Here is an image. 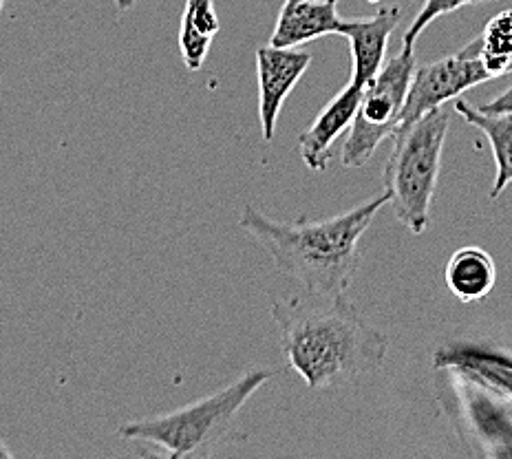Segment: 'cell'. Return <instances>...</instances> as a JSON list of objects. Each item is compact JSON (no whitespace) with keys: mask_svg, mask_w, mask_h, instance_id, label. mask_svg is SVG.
Returning a JSON list of instances; mask_svg holds the SVG:
<instances>
[{"mask_svg":"<svg viewBox=\"0 0 512 459\" xmlns=\"http://www.w3.org/2000/svg\"><path fill=\"white\" fill-rule=\"evenodd\" d=\"M272 318L287 362L312 391L378 371L387 358L389 338L362 318L347 292L274 301Z\"/></svg>","mask_w":512,"mask_h":459,"instance_id":"6da1fadb","label":"cell"},{"mask_svg":"<svg viewBox=\"0 0 512 459\" xmlns=\"http://www.w3.org/2000/svg\"><path fill=\"white\" fill-rule=\"evenodd\" d=\"M389 204L387 192L329 219L276 221L245 206L239 226L270 252L276 268L314 294H345L362 259L360 241Z\"/></svg>","mask_w":512,"mask_h":459,"instance_id":"7a4b0ae2","label":"cell"},{"mask_svg":"<svg viewBox=\"0 0 512 459\" xmlns=\"http://www.w3.org/2000/svg\"><path fill=\"white\" fill-rule=\"evenodd\" d=\"M270 376L268 369H250L228 387L177 411L124 422L117 429V437L126 442L162 446L166 455L175 459L208 457L212 448L226 440L243 404L270 380Z\"/></svg>","mask_w":512,"mask_h":459,"instance_id":"3957f363","label":"cell"},{"mask_svg":"<svg viewBox=\"0 0 512 459\" xmlns=\"http://www.w3.org/2000/svg\"><path fill=\"white\" fill-rule=\"evenodd\" d=\"M451 113L435 109L393 133V153L382 173L393 215L413 234L431 223V204L440 179Z\"/></svg>","mask_w":512,"mask_h":459,"instance_id":"277c9868","label":"cell"},{"mask_svg":"<svg viewBox=\"0 0 512 459\" xmlns=\"http://www.w3.org/2000/svg\"><path fill=\"white\" fill-rule=\"evenodd\" d=\"M413 73L415 53L411 47H402L398 56L384 62L378 76L362 91L354 124L349 126L340 151V164L347 168L365 166L376 148L398 131Z\"/></svg>","mask_w":512,"mask_h":459,"instance_id":"5b68a950","label":"cell"},{"mask_svg":"<svg viewBox=\"0 0 512 459\" xmlns=\"http://www.w3.org/2000/svg\"><path fill=\"white\" fill-rule=\"evenodd\" d=\"M488 80H493V76L479 58L477 40L468 42L462 51L453 53V56L424 64L413 73L398 128L413 124L435 109H442L446 102L457 100L464 91Z\"/></svg>","mask_w":512,"mask_h":459,"instance_id":"8992f818","label":"cell"},{"mask_svg":"<svg viewBox=\"0 0 512 459\" xmlns=\"http://www.w3.org/2000/svg\"><path fill=\"white\" fill-rule=\"evenodd\" d=\"M312 64V53L265 45L256 49L259 78V117L263 142H272L285 100Z\"/></svg>","mask_w":512,"mask_h":459,"instance_id":"52a82bcc","label":"cell"},{"mask_svg":"<svg viewBox=\"0 0 512 459\" xmlns=\"http://www.w3.org/2000/svg\"><path fill=\"white\" fill-rule=\"evenodd\" d=\"M398 25V7H384L369 18L345 20L340 36H345L351 45V84L365 89L378 76L387 60L389 38Z\"/></svg>","mask_w":512,"mask_h":459,"instance_id":"ba28073f","label":"cell"},{"mask_svg":"<svg viewBox=\"0 0 512 459\" xmlns=\"http://www.w3.org/2000/svg\"><path fill=\"white\" fill-rule=\"evenodd\" d=\"M433 367L462 373L512 400V354L506 349L482 343H451L435 351Z\"/></svg>","mask_w":512,"mask_h":459,"instance_id":"9c48e42d","label":"cell"},{"mask_svg":"<svg viewBox=\"0 0 512 459\" xmlns=\"http://www.w3.org/2000/svg\"><path fill=\"white\" fill-rule=\"evenodd\" d=\"M362 91L365 89H360L356 84L349 82L347 87L318 113L314 124L301 135V140H298V151H301L303 164L309 170L323 173L329 162H332V148L336 140L354 124V117L362 100Z\"/></svg>","mask_w":512,"mask_h":459,"instance_id":"30bf717a","label":"cell"},{"mask_svg":"<svg viewBox=\"0 0 512 459\" xmlns=\"http://www.w3.org/2000/svg\"><path fill=\"white\" fill-rule=\"evenodd\" d=\"M343 23L345 18L338 14V0H301L296 5L281 7L270 45L298 49L323 36L340 34Z\"/></svg>","mask_w":512,"mask_h":459,"instance_id":"8fae6325","label":"cell"},{"mask_svg":"<svg viewBox=\"0 0 512 459\" xmlns=\"http://www.w3.org/2000/svg\"><path fill=\"white\" fill-rule=\"evenodd\" d=\"M444 283L462 303H477L495 290L497 268L493 256L477 245L457 250L446 263Z\"/></svg>","mask_w":512,"mask_h":459,"instance_id":"7c38bea8","label":"cell"},{"mask_svg":"<svg viewBox=\"0 0 512 459\" xmlns=\"http://www.w3.org/2000/svg\"><path fill=\"white\" fill-rule=\"evenodd\" d=\"M453 111L464 117L466 124L479 128L493 148L497 175L490 188V199H497L512 184V113H486L462 98L453 100Z\"/></svg>","mask_w":512,"mask_h":459,"instance_id":"4fadbf2b","label":"cell"},{"mask_svg":"<svg viewBox=\"0 0 512 459\" xmlns=\"http://www.w3.org/2000/svg\"><path fill=\"white\" fill-rule=\"evenodd\" d=\"M219 29L221 23L212 0H186L177 42L188 71H199L204 67L210 45L219 34Z\"/></svg>","mask_w":512,"mask_h":459,"instance_id":"5bb4252c","label":"cell"},{"mask_svg":"<svg viewBox=\"0 0 512 459\" xmlns=\"http://www.w3.org/2000/svg\"><path fill=\"white\" fill-rule=\"evenodd\" d=\"M477 40V51L490 76L499 78L512 71V9H504L488 20L482 36Z\"/></svg>","mask_w":512,"mask_h":459,"instance_id":"9a60e30c","label":"cell"},{"mask_svg":"<svg viewBox=\"0 0 512 459\" xmlns=\"http://www.w3.org/2000/svg\"><path fill=\"white\" fill-rule=\"evenodd\" d=\"M479 3H488V0H424L422 9L418 12V16L413 18V23L409 25V29L404 31L402 36V47H415V42L424 34V29L429 27L433 20L442 18L446 14H453L457 9L468 7V5H479Z\"/></svg>","mask_w":512,"mask_h":459,"instance_id":"2e32d148","label":"cell"},{"mask_svg":"<svg viewBox=\"0 0 512 459\" xmlns=\"http://www.w3.org/2000/svg\"><path fill=\"white\" fill-rule=\"evenodd\" d=\"M482 109L486 113H512V87L506 89L501 95H497L493 102L484 104Z\"/></svg>","mask_w":512,"mask_h":459,"instance_id":"e0dca14e","label":"cell"},{"mask_svg":"<svg viewBox=\"0 0 512 459\" xmlns=\"http://www.w3.org/2000/svg\"><path fill=\"white\" fill-rule=\"evenodd\" d=\"M113 3L117 9H120V12H128V9H131L137 0H113Z\"/></svg>","mask_w":512,"mask_h":459,"instance_id":"ac0fdd59","label":"cell"},{"mask_svg":"<svg viewBox=\"0 0 512 459\" xmlns=\"http://www.w3.org/2000/svg\"><path fill=\"white\" fill-rule=\"evenodd\" d=\"M0 457H3V459H9V457H14V453H12V451H9V448L5 446V442H0Z\"/></svg>","mask_w":512,"mask_h":459,"instance_id":"d6986e66","label":"cell"},{"mask_svg":"<svg viewBox=\"0 0 512 459\" xmlns=\"http://www.w3.org/2000/svg\"><path fill=\"white\" fill-rule=\"evenodd\" d=\"M296 3H301V0H283V7H290V5H296Z\"/></svg>","mask_w":512,"mask_h":459,"instance_id":"ffe728a7","label":"cell"},{"mask_svg":"<svg viewBox=\"0 0 512 459\" xmlns=\"http://www.w3.org/2000/svg\"><path fill=\"white\" fill-rule=\"evenodd\" d=\"M3 5H5V0H0V12H3Z\"/></svg>","mask_w":512,"mask_h":459,"instance_id":"44dd1931","label":"cell"}]
</instances>
